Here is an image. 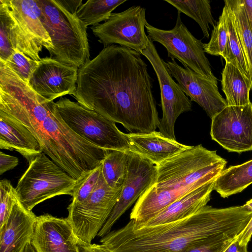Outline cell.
<instances>
[{
	"label": "cell",
	"instance_id": "74e56055",
	"mask_svg": "<svg viewBox=\"0 0 252 252\" xmlns=\"http://www.w3.org/2000/svg\"><path fill=\"white\" fill-rule=\"evenodd\" d=\"M249 26L252 32V0H241Z\"/></svg>",
	"mask_w": 252,
	"mask_h": 252
},
{
	"label": "cell",
	"instance_id": "7402d4cb",
	"mask_svg": "<svg viewBox=\"0 0 252 252\" xmlns=\"http://www.w3.org/2000/svg\"><path fill=\"white\" fill-rule=\"evenodd\" d=\"M221 84L227 105L244 106L251 103L252 82L232 63H225L221 72Z\"/></svg>",
	"mask_w": 252,
	"mask_h": 252
},
{
	"label": "cell",
	"instance_id": "ac0fdd59",
	"mask_svg": "<svg viewBox=\"0 0 252 252\" xmlns=\"http://www.w3.org/2000/svg\"><path fill=\"white\" fill-rule=\"evenodd\" d=\"M36 216L18 200L0 228V252H23L32 241Z\"/></svg>",
	"mask_w": 252,
	"mask_h": 252
},
{
	"label": "cell",
	"instance_id": "ba28073f",
	"mask_svg": "<svg viewBox=\"0 0 252 252\" xmlns=\"http://www.w3.org/2000/svg\"><path fill=\"white\" fill-rule=\"evenodd\" d=\"M9 17L12 46L31 59L39 61L42 47L53 48L50 37L40 19L37 0H3Z\"/></svg>",
	"mask_w": 252,
	"mask_h": 252
},
{
	"label": "cell",
	"instance_id": "ab89813d",
	"mask_svg": "<svg viewBox=\"0 0 252 252\" xmlns=\"http://www.w3.org/2000/svg\"><path fill=\"white\" fill-rule=\"evenodd\" d=\"M23 252H37L32 241L27 244Z\"/></svg>",
	"mask_w": 252,
	"mask_h": 252
},
{
	"label": "cell",
	"instance_id": "ffe728a7",
	"mask_svg": "<svg viewBox=\"0 0 252 252\" xmlns=\"http://www.w3.org/2000/svg\"><path fill=\"white\" fill-rule=\"evenodd\" d=\"M216 179L173 202L146 223L137 226H151L170 223L193 215L207 205L214 190Z\"/></svg>",
	"mask_w": 252,
	"mask_h": 252
},
{
	"label": "cell",
	"instance_id": "83f0119b",
	"mask_svg": "<svg viewBox=\"0 0 252 252\" xmlns=\"http://www.w3.org/2000/svg\"><path fill=\"white\" fill-rule=\"evenodd\" d=\"M224 7L228 32L226 50L224 59L225 63H232L237 67L245 77L251 80L248 67L231 13L225 4Z\"/></svg>",
	"mask_w": 252,
	"mask_h": 252
},
{
	"label": "cell",
	"instance_id": "30bf717a",
	"mask_svg": "<svg viewBox=\"0 0 252 252\" xmlns=\"http://www.w3.org/2000/svg\"><path fill=\"white\" fill-rule=\"evenodd\" d=\"M180 15L178 13L175 26L170 30H161L147 23L145 28L148 37L152 42L162 45L172 60H178L184 67L205 77L217 79L205 54L204 43L189 31L182 22Z\"/></svg>",
	"mask_w": 252,
	"mask_h": 252
},
{
	"label": "cell",
	"instance_id": "7c38bea8",
	"mask_svg": "<svg viewBox=\"0 0 252 252\" xmlns=\"http://www.w3.org/2000/svg\"><path fill=\"white\" fill-rule=\"evenodd\" d=\"M145 10L141 6H133L123 12L112 13L103 23L93 26V32L104 47L117 44L141 54L149 41L145 32Z\"/></svg>",
	"mask_w": 252,
	"mask_h": 252
},
{
	"label": "cell",
	"instance_id": "3957f363",
	"mask_svg": "<svg viewBox=\"0 0 252 252\" xmlns=\"http://www.w3.org/2000/svg\"><path fill=\"white\" fill-rule=\"evenodd\" d=\"M252 218V212L244 205L216 208L207 205L188 217L163 224L137 226L130 220L100 242L111 252H182L210 237L239 235Z\"/></svg>",
	"mask_w": 252,
	"mask_h": 252
},
{
	"label": "cell",
	"instance_id": "e575fe53",
	"mask_svg": "<svg viewBox=\"0 0 252 252\" xmlns=\"http://www.w3.org/2000/svg\"><path fill=\"white\" fill-rule=\"evenodd\" d=\"M18 162L17 158L0 152V175L17 166Z\"/></svg>",
	"mask_w": 252,
	"mask_h": 252
},
{
	"label": "cell",
	"instance_id": "f1b7e54d",
	"mask_svg": "<svg viewBox=\"0 0 252 252\" xmlns=\"http://www.w3.org/2000/svg\"><path fill=\"white\" fill-rule=\"evenodd\" d=\"M228 38L225 10L223 7L219 21L213 27L211 37L207 43H204L205 53L214 56H220L223 59L225 55Z\"/></svg>",
	"mask_w": 252,
	"mask_h": 252
},
{
	"label": "cell",
	"instance_id": "44dd1931",
	"mask_svg": "<svg viewBox=\"0 0 252 252\" xmlns=\"http://www.w3.org/2000/svg\"><path fill=\"white\" fill-rule=\"evenodd\" d=\"M0 148L16 151L29 162L43 153L40 144L30 131L1 111Z\"/></svg>",
	"mask_w": 252,
	"mask_h": 252
},
{
	"label": "cell",
	"instance_id": "7a4b0ae2",
	"mask_svg": "<svg viewBox=\"0 0 252 252\" xmlns=\"http://www.w3.org/2000/svg\"><path fill=\"white\" fill-rule=\"evenodd\" d=\"M0 111L28 129L43 153L76 180L100 165L110 151L77 135L61 117L56 103L37 94L2 61Z\"/></svg>",
	"mask_w": 252,
	"mask_h": 252
},
{
	"label": "cell",
	"instance_id": "8992f818",
	"mask_svg": "<svg viewBox=\"0 0 252 252\" xmlns=\"http://www.w3.org/2000/svg\"><path fill=\"white\" fill-rule=\"evenodd\" d=\"M15 190L18 200L27 210L56 196H72L77 180L44 153L29 162Z\"/></svg>",
	"mask_w": 252,
	"mask_h": 252
},
{
	"label": "cell",
	"instance_id": "60d3db41",
	"mask_svg": "<svg viewBox=\"0 0 252 252\" xmlns=\"http://www.w3.org/2000/svg\"><path fill=\"white\" fill-rule=\"evenodd\" d=\"M248 209L252 212V199L248 201L244 205Z\"/></svg>",
	"mask_w": 252,
	"mask_h": 252
},
{
	"label": "cell",
	"instance_id": "d6a6232c",
	"mask_svg": "<svg viewBox=\"0 0 252 252\" xmlns=\"http://www.w3.org/2000/svg\"><path fill=\"white\" fill-rule=\"evenodd\" d=\"M18 201L15 188L6 179L0 181V228L8 220Z\"/></svg>",
	"mask_w": 252,
	"mask_h": 252
},
{
	"label": "cell",
	"instance_id": "4316f807",
	"mask_svg": "<svg viewBox=\"0 0 252 252\" xmlns=\"http://www.w3.org/2000/svg\"><path fill=\"white\" fill-rule=\"evenodd\" d=\"M126 0H88L77 11V16L86 27L95 26L107 20L112 12Z\"/></svg>",
	"mask_w": 252,
	"mask_h": 252
},
{
	"label": "cell",
	"instance_id": "cb8c5ba5",
	"mask_svg": "<svg viewBox=\"0 0 252 252\" xmlns=\"http://www.w3.org/2000/svg\"><path fill=\"white\" fill-rule=\"evenodd\" d=\"M129 157L128 151L110 150L102 162V175L110 188L122 189L127 172Z\"/></svg>",
	"mask_w": 252,
	"mask_h": 252
},
{
	"label": "cell",
	"instance_id": "8fae6325",
	"mask_svg": "<svg viewBox=\"0 0 252 252\" xmlns=\"http://www.w3.org/2000/svg\"><path fill=\"white\" fill-rule=\"evenodd\" d=\"M141 54L151 64L160 87L162 116L158 127L159 131L165 137L176 140L174 132L175 122L181 114L191 110V101L173 79L166 63L161 58L149 38Z\"/></svg>",
	"mask_w": 252,
	"mask_h": 252
},
{
	"label": "cell",
	"instance_id": "5bb4252c",
	"mask_svg": "<svg viewBox=\"0 0 252 252\" xmlns=\"http://www.w3.org/2000/svg\"><path fill=\"white\" fill-rule=\"evenodd\" d=\"M129 162L125 181L115 207L97 236L102 237L111 231L114 224L155 184L157 167L149 160L128 151Z\"/></svg>",
	"mask_w": 252,
	"mask_h": 252
},
{
	"label": "cell",
	"instance_id": "277c9868",
	"mask_svg": "<svg viewBox=\"0 0 252 252\" xmlns=\"http://www.w3.org/2000/svg\"><path fill=\"white\" fill-rule=\"evenodd\" d=\"M226 164L216 151L201 144L190 146L156 165V182L137 200L138 211L147 219L153 218L173 202L216 179Z\"/></svg>",
	"mask_w": 252,
	"mask_h": 252
},
{
	"label": "cell",
	"instance_id": "836d02e7",
	"mask_svg": "<svg viewBox=\"0 0 252 252\" xmlns=\"http://www.w3.org/2000/svg\"><path fill=\"white\" fill-rule=\"evenodd\" d=\"M0 61L5 62L14 50L10 41L9 17L3 0H0Z\"/></svg>",
	"mask_w": 252,
	"mask_h": 252
},
{
	"label": "cell",
	"instance_id": "6da1fadb",
	"mask_svg": "<svg viewBox=\"0 0 252 252\" xmlns=\"http://www.w3.org/2000/svg\"><path fill=\"white\" fill-rule=\"evenodd\" d=\"M141 54L111 45L78 69L73 95L130 133L156 130L159 119L153 94L152 78Z\"/></svg>",
	"mask_w": 252,
	"mask_h": 252
},
{
	"label": "cell",
	"instance_id": "1f68e13d",
	"mask_svg": "<svg viewBox=\"0 0 252 252\" xmlns=\"http://www.w3.org/2000/svg\"><path fill=\"white\" fill-rule=\"evenodd\" d=\"M238 235L222 234L207 238L182 252H223Z\"/></svg>",
	"mask_w": 252,
	"mask_h": 252
},
{
	"label": "cell",
	"instance_id": "9c48e42d",
	"mask_svg": "<svg viewBox=\"0 0 252 252\" xmlns=\"http://www.w3.org/2000/svg\"><path fill=\"white\" fill-rule=\"evenodd\" d=\"M121 190L110 188L101 175L96 188L84 201L68 205L67 218L81 243L91 244L97 235L118 201Z\"/></svg>",
	"mask_w": 252,
	"mask_h": 252
},
{
	"label": "cell",
	"instance_id": "484cf974",
	"mask_svg": "<svg viewBox=\"0 0 252 252\" xmlns=\"http://www.w3.org/2000/svg\"><path fill=\"white\" fill-rule=\"evenodd\" d=\"M224 2L231 13L252 84V32L241 0H225Z\"/></svg>",
	"mask_w": 252,
	"mask_h": 252
},
{
	"label": "cell",
	"instance_id": "e0dca14e",
	"mask_svg": "<svg viewBox=\"0 0 252 252\" xmlns=\"http://www.w3.org/2000/svg\"><path fill=\"white\" fill-rule=\"evenodd\" d=\"M32 242L37 252H83L84 244L67 219L46 214L36 216Z\"/></svg>",
	"mask_w": 252,
	"mask_h": 252
},
{
	"label": "cell",
	"instance_id": "8d00e7d4",
	"mask_svg": "<svg viewBox=\"0 0 252 252\" xmlns=\"http://www.w3.org/2000/svg\"><path fill=\"white\" fill-rule=\"evenodd\" d=\"M237 237L223 252H248V245H241L237 240Z\"/></svg>",
	"mask_w": 252,
	"mask_h": 252
},
{
	"label": "cell",
	"instance_id": "5b68a950",
	"mask_svg": "<svg viewBox=\"0 0 252 252\" xmlns=\"http://www.w3.org/2000/svg\"><path fill=\"white\" fill-rule=\"evenodd\" d=\"M53 45L51 57L78 68L90 60L87 29L77 16L82 0H37Z\"/></svg>",
	"mask_w": 252,
	"mask_h": 252
},
{
	"label": "cell",
	"instance_id": "9a60e30c",
	"mask_svg": "<svg viewBox=\"0 0 252 252\" xmlns=\"http://www.w3.org/2000/svg\"><path fill=\"white\" fill-rule=\"evenodd\" d=\"M78 69L51 57L41 58L28 84L37 94L53 101L66 94H74Z\"/></svg>",
	"mask_w": 252,
	"mask_h": 252
},
{
	"label": "cell",
	"instance_id": "f546056e",
	"mask_svg": "<svg viewBox=\"0 0 252 252\" xmlns=\"http://www.w3.org/2000/svg\"><path fill=\"white\" fill-rule=\"evenodd\" d=\"M101 175V164L77 180L71 203L77 204L84 201L96 188Z\"/></svg>",
	"mask_w": 252,
	"mask_h": 252
},
{
	"label": "cell",
	"instance_id": "d590c367",
	"mask_svg": "<svg viewBox=\"0 0 252 252\" xmlns=\"http://www.w3.org/2000/svg\"><path fill=\"white\" fill-rule=\"evenodd\" d=\"M252 236V218L248 223L238 236L237 240L241 245H248Z\"/></svg>",
	"mask_w": 252,
	"mask_h": 252
},
{
	"label": "cell",
	"instance_id": "603a6c76",
	"mask_svg": "<svg viewBox=\"0 0 252 252\" xmlns=\"http://www.w3.org/2000/svg\"><path fill=\"white\" fill-rule=\"evenodd\" d=\"M252 184V159L224 169L215 181L214 190L226 198L241 192Z\"/></svg>",
	"mask_w": 252,
	"mask_h": 252
},
{
	"label": "cell",
	"instance_id": "b9f144b4",
	"mask_svg": "<svg viewBox=\"0 0 252 252\" xmlns=\"http://www.w3.org/2000/svg\"><path fill=\"white\" fill-rule=\"evenodd\" d=\"M86 245V244H84V245L83 252H87V251H86V247H85V245Z\"/></svg>",
	"mask_w": 252,
	"mask_h": 252
},
{
	"label": "cell",
	"instance_id": "4fadbf2b",
	"mask_svg": "<svg viewBox=\"0 0 252 252\" xmlns=\"http://www.w3.org/2000/svg\"><path fill=\"white\" fill-rule=\"evenodd\" d=\"M211 120V138L223 149L239 154L252 151V102L227 105Z\"/></svg>",
	"mask_w": 252,
	"mask_h": 252
},
{
	"label": "cell",
	"instance_id": "2e32d148",
	"mask_svg": "<svg viewBox=\"0 0 252 252\" xmlns=\"http://www.w3.org/2000/svg\"><path fill=\"white\" fill-rule=\"evenodd\" d=\"M166 65L172 77L180 87L206 112L212 119L227 106L225 99L219 92L217 79L205 77L188 67L180 66L175 61H167Z\"/></svg>",
	"mask_w": 252,
	"mask_h": 252
},
{
	"label": "cell",
	"instance_id": "d6986e66",
	"mask_svg": "<svg viewBox=\"0 0 252 252\" xmlns=\"http://www.w3.org/2000/svg\"><path fill=\"white\" fill-rule=\"evenodd\" d=\"M129 150L144 157L156 165L190 147L167 138L159 131L125 133Z\"/></svg>",
	"mask_w": 252,
	"mask_h": 252
},
{
	"label": "cell",
	"instance_id": "d4e9b609",
	"mask_svg": "<svg viewBox=\"0 0 252 252\" xmlns=\"http://www.w3.org/2000/svg\"><path fill=\"white\" fill-rule=\"evenodd\" d=\"M175 7L178 13H183L193 19L199 25L204 37H209L210 25L213 27L215 21L209 0H164Z\"/></svg>",
	"mask_w": 252,
	"mask_h": 252
},
{
	"label": "cell",
	"instance_id": "4dcf8cb0",
	"mask_svg": "<svg viewBox=\"0 0 252 252\" xmlns=\"http://www.w3.org/2000/svg\"><path fill=\"white\" fill-rule=\"evenodd\" d=\"M3 62L27 83L39 63V61L31 59L16 49L7 60Z\"/></svg>",
	"mask_w": 252,
	"mask_h": 252
},
{
	"label": "cell",
	"instance_id": "52a82bcc",
	"mask_svg": "<svg viewBox=\"0 0 252 252\" xmlns=\"http://www.w3.org/2000/svg\"><path fill=\"white\" fill-rule=\"evenodd\" d=\"M56 103L65 123L83 139L104 149L129 150L125 133L114 122L69 98L62 97Z\"/></svg>",
	"mask_w": 252,
	"mask_h": 252
},
{
	"label": "cell",
	"instance_id": "f35d334b",
	"mask_svg": "<svg viewBox=\"0 0 252 252\" xmlns=\"http://www.w3.org/2000/svg\"><path fill=\"white\" fill-rule=\"evenodd\" d=\"M87 252H111L104 245L89 244L85 245Z\"/></svg>",
	"mask_w": 252,
	"mask_h": 252
}]
</instances>
